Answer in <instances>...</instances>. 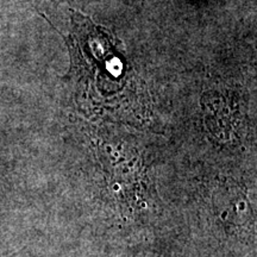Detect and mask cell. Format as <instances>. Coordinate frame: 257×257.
<instances>
[{
	"mask_svg": "<svg viewBox=\"0 0 257 257\" xmlns=\"http://www.w3.org/2000/svg\"><path fill=\"white\" fill-rule=\"evenodd\" d=\"M8 257H23V256H19V255H11V256H8Z\"/></svg>",
	"mask_w": 257,
	"mask_h": 257,
	"instance_id": "6da1fadb",
	"label": "cell"
}]
</instances>
